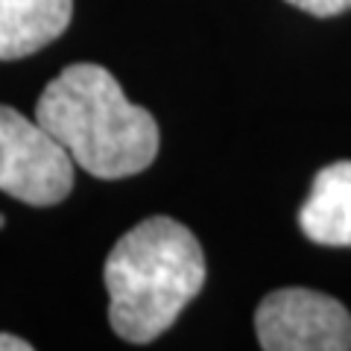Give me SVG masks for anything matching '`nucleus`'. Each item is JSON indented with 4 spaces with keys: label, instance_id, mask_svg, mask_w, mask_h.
Segmentation results:
<instances>
[{
    "label": "nucleus",
    "instance_id": "nucleus-1",
    "mask_svg": "<svg viewBox=\"0 0 351 351\" xmlns=\"http://www.w3.org/2000/svg\"><path fill=\"white\" fill-rule=\"evenodd\" d=\"M36 120L97 179H126L158 156V123L126 100L112 71L94 62L68 64L36 103Z\"/></svg>",
    "mask_w": 351,
    "mask_h": 351
},
{
    "label": "nucleus",
    "instance_id": "nucleus-2",
    "mask_svg": "<svg viewBox=\"0 0 351 351\" xmlns=\"http://www.w3.org/2000/svg\"><path fill=\"white\" fill-rule=\"evenodd\" d=\"M108 322L126 343L158 339L205 284V255L188 226L147 217L106 258Z\"/></svg>",
    "mask_w": 351,
    "mask_h": 351
},
{
    "label": "nucleus",
    "instance_id": "nucleus-3",
    "mask_svg": "<svg viewBox=\"0 0 351 351\" xmlns=\"http://www.w3.org/2000/svg\"><path fill=\"white\" fill-rule=\"evenodd\" d=\"M0 191L36 208L73 191V158L38 120L9 106H0Z\"/></svg>",
    "mask_w": 351,
    "mask_h": 351
},
{
    "label": "nucleus",
    "instance_id": "nucleus-4",
    "mask_svg": "<svg viewBox=\"0 0 351 351\" xmlns=\"http://www.w3.org/2000/svg\"><path fill=\"white\" fill-rule=\"evenodd\" d=\"M255 334L263 351H348L351 313L325 293L284 287L258 304Z\"/></svg>",
    "mask_w": 351,
    "mask_h": 351
},
{
    "label": "nucleus",
    "instance_id": "nucleus-5",
    "mask_svg": "<svg viewBox=\"0 0 351 351\" xmlns=\"http://www.w3.org/2000/svg\"><path fill=\"white\" fill-rule=\"evenodd\" d=\"M299 226L319 246H351V161L328 164L316 173Z\"/></svg>",
    "mask_w": 351,
    "mask_h": 351
},
{
    "label": "nucleus",
    "instance_id": "nucleus-6",
    "mask_svg": "<svg viewBox=\"0 0 351 351\" xmlns=\"http://www.w3.org/2000/svg\"><path fill=\"white\" fill-rule=\"evenodd\" d=\"M73 18V0H0V59H24L56 41Z\"/></svg>",
    "mask_w": 351,
    "mask_h": 351
},
{
    "label": "nucleus",
    "instance_id": "nucleus-7",
    "mask_svg": "<svg viewBox=\"0 0 351 351\" xmlns=\"http://www.w3.org/2000/svg\"><path fill=\"white\" fill-rule=\"evenodd\" d=\"M295 9L302 12H311L316 18H331V15H339V12H348L351 9V0H287Z\"/></svg>",
    "mask_w": 351,
    "mask_h": 351
},
{
    "label": "nucleus",
    "instance_id": "nucleus-8",
    "mask_svg": "<svg viewBox=\"0 0 351 351\" xmlns=\"http://www.w3.org/2000/svg\"><path fill=\"white\" fill-rule=\"evenodd\" d=\"M0 351H32L27 339L12 337V334H0Z\"/></svg>",
    "mask_w": 351,
    "mask_h": 351
},
{
    "label": "nucleus",
    "instance_id": "nucleus-9",
    "mask_svg": "<svg viewBox=\"0 0 351 351\" xmlns=\"http://www.w3.org/2000/svg\"><path fill=\"white\" fill-rule=\"evenodd\" d=\"M3 226H6V217H3V214H0V228H3Z\"/></svg>",
    "mask_w": 351,
    "mask_h": 351
}]
</instances>
